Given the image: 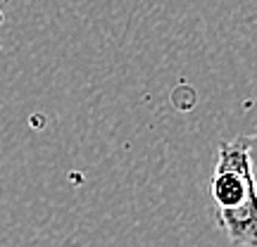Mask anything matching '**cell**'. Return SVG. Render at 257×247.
I'll list each match as a JSON object with an SVG mask.
<instances>
[{
    "instance_id": "6da1fadb",
    "label": "cell",
    "mask_w": 257,
    "mask_h": 247,
    "mask_svg": "<svg viewBox=\"0 0 257 247\" xmlns=\"http://www.w3.org/2000/svg\"><path fill=\"white\" fill-rule=\"evenodd\" d=\"M214 221L231 245L257 247V183L243 136L221 140L210 176Z\"/></svg>"
},
{
    "instance_id": "7a4b0ae2",
    "label": "cell",
    "mask_w": 257,
    "mask_h": 247,
    "mask_svg": "<svg viewBox=\"0 0 257 247\" xmlns=\"http://www.w3.org/2000/svg\"><path fill=\"white\" fill-rule=\"evenodd\" d=\"M243 143H245V150H248L250 169H252V176H255V183H257V131L250 133V136H243Z\"/></svg>"
},
{
    "instance_id": "3957f363",
    "label": "cell",
    "mask_w": 257,
    "mask_h": 247,
    "mask_svg": "<svg viewBox=\"0 0 257 247\" xmlns=\"http://www.w3.org/2000/svg\"><path fill=\"white\" fill-rule=\"evenodd\" d=\"M3 19H5V15H3V10H0V24H3Z\"/></svg>"
}]
</instances>
